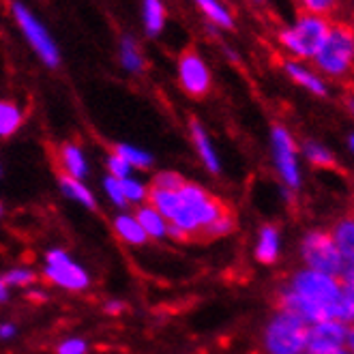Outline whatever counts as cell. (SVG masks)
Returning a JSON list of instances; mask_svg holds the SVG:
<instances>
[{
  "instance_id": "14",
  "label": "cell",
  "mask_w": 354,
  "mask_h": 354,
  "mask_svg": "<svg viewBox=\"0 0 354 354\" xmlns=\"http://www.w3.org/2000/svg\"><path fill=\"white\" fill-rule=\"evenodd\" d=\"M189 138H192V144H194V149H196L198 159L204 165V170L208 174H213V176L221 174V159L217 155L213 138H211V133L206 131V127L198 118L189 120Z\"/></svg>"
},
{
  "instance_id": "41",
  "label": "cell",
  "mask_w": 354,
  "mask_h": 354,
  "mask_svg": "<svg viewBox=\"0 0 354 354\" xmlns=\"http://www.w3.org/2000/svg\"><path fill=\"white\" fill-rule=\"evenodd\" d=\"M247 3H252V5H256V7H262L266 0H247Z\"/></svg>"
},
{
  "instance_id": "12",
  "label": "cell",
  "mask_w": 354,
  "mask_h": 354,
  "mask_svg": "<svg viewBox=\"0 0 354 354\" xmlns=\"http://www.w3.org/2000/svg\"><path fill=\"white\" fill-rule=\"evenodd\" d=\"M281 69L283 73L295 82L299 88H303L305 93L314 95L318 99H324L330 95V86L328 82L314 69L311 62H301V60H290L283 58L281 60Z\"/></svg>"
},
{
  "instance_id": "36",
  "label": "cell",
  "mask_w": 354,
  "mask_h": 354,
  "mask_svg": "<svg viewBox=\"0 0 354 354\" xmlns=\"http://www.w3.org/2000/svg\"><path fill=\"white\" fill-rule=\"evenodd\" d=\"M124 309H127V305H124V301H120V299H110V301L103 303V311H106V316H112V318H118Z\"/></svg>"
},
{
  "instance_id": "42",
  "label": "cell",
  "mask_w": 354,
  "mask_h": 354,
  "mask_svg": "<svg viewBox=\"0 0 354 354\" xmlns=\"http://www.w3.org/2000/svg\"><path fill=\"white\" fill-rule=\"evenodd\" d=\"M3 215H5V206H3V202H0V219H3Z\"/></svg>"
},
{
  "instance_id": "2",
  "label": "cell",
  "mask_w": 354,
  "mask_h": 354,
  "mask_svg": "<svg viewBox=\"0 0 354 354\" xmlns=\"http://www.w3.org/2000/svg\"><path fill=\"white\" fill-rule=\"evenodd\" d=\"M342 292L344 283L339 277L301 266L279 286L277 309L295 314L309 326L322 320H337Z\"/></svg>"
},
{
  "instance_id": "18",
  "label": "cell",
  "mask_w": 354,
  "mask_h": 354,
  "mask_svg": "<svg viewBox=\"0 0 354 354\" xmlns=\"http://www.w3.org/2000/svg\"><path fill=\"white\" fill-rule=\"evenodd\" d=\"M112 230L116 234V239L124 245L129 247H144L149 243L147 234L140 227L138 219L133 213H127V211H120L114 219H112Z\"/></svg>"
},
{
  "instance_id": "32",
  "label": "cell",
  "mask_w": 354,
  "mask_h": 354,
  "mask_svg": "<svg viewBox=\"0 0 354 354\" xmlns=\"http://www.w3.org/2000/svg\"><path fill=\"white\" fill-rule=\"evenodd\" d=\"M103 192H106V198L116 206L120 211L127 208V202H124V196H122V187H120V180L112 178V176H103Z\"/></svg>"
},
{
  "instance_id": "22",
  "label": "cell",
  "mask_w": 354,
  "mask_h": 354,
  "mask_svg": "<svg viewBox=\"0 0 354 354\" xmlns=\"http://www.w3.org/2000/svg\"><path fill=\"white\" fill-rule=\"evenodd\" d=\"M299 153L301 159H305L309 165H314L318 170H333L337 168V157L333 153L326 144L318 142V140H305L299 144Z\"/></svg>"
},
{
  "instance_id": "20",
  "label": "cell",
  "mask_w": 354,
  "mask_h": 354,
  "mask_svg": "<svg viewBox=\"0 0 354 354\" xmlns=\"http://www.w3.org/2000/svg\"><path fill=\"white\" fill-rule=\"evenodd\" d=\"M140 15L142 28L151 39H157L163 32L165 24H168V9H165L163 0H142Z\"/></svg>"
},
{
  "instance_id": "10",
  "label": "cell",
  "mask_w": 354,
  "mask_h": 354,
  "mask_svg": "<svg viewBox=\"0 0 354 354\" xmlns=\"http://www.w3.org/2000/svg\"><path fill=\"white\" fill-rule=\"evenodd\" d=\"M176 77L178 86L185 95L194 99H202L213 88V71L206 58L196 50L187 48L176 60Z\"/></svg>"
},
{
  "instance_id": "27",
  "label": "cell",
  "mask_w": 354,
  "mask_h": 354,
  "mask_svg": "<svg viewBox=\"0 0 354 354\" xmlns=\"http://www.w3.org/2000/svg\"><path fill=\"white\" fill-rule=\"evenodd\" d=\"M3 279H5V283L13 290V288H17V290H28V288H32V286H37L39 283V273L35 268H30V266H11L9 270H5L3 273Z\"/></svg>"
},
{
  "instance_id": "21",
  "label": "cell",
  "mask_w": 354,
  "mask_h": 354,
  "mask_svg": "<svg viewBox=\"0 0 354 354\" xmlns=\"http://www.w3.org/2000/svg\"><path fill=\"white\" fill-rule=\"evenodd\" d=\"M133 215H136L140 227L144 230V234H147L149 241H163V239H168V221H165L161 217V213L157 211V208H153L149 202L138 206Z\"/></svg>"
},
{
  "instance_id": "3",
  "label": "cell",
  "mask_w": 354,
  "mask_h": 354,
  "mask_svg": "<svg viewBox=\"0 0 354 354\" xmlns=\"http://www.w3.org/2000/svg\"><path fill=\"white\" fill-rule=\"evenodd\" d=\"M330 19L303 13L277 30V46L290 60L311 62L330 30Z\"/></svg>"
},
{
  "instance_id": "30",
  "label": "cell",
  "mask_w": 354,
  "mask_h": 354,
  "mask_svg": "<svg viewBox=\"0 0 354 354\" xmlns=\"http://www.w3.org/2000/svg\"><path fill=\"white\" fill-rule=\"evenodd\" d=\"M187 178L176 172V170H159L153 174L149 187L151 189H163V192H172V189H178V187L185 183Z\"/></svg>"
},
{
  "instance_id": "31",
  "label": "cell",
  "mask_w": 354,
  "mask_h": 354,
  "mask_svg": "<svg viewBox=\"0 0 354 354\" xmlns=\"http://www.w3.org/2000/svg\"><path fill=\"white\" fill-rule=\"evenodd\" d=\"M337 320L346 324L354 322V286H344V292L337 305Z\"/></svg>"
},
{
  "instance_id": "4",
  "label": "cell",
  "mask_w": 354,
  "mask_h": 354,
  "mask_svg": "<svg viewBox=\"0 0 354 354\" xmlns=\"http://www.w3.org/2000/svg\"><path fill=\"white\" fill-rule=\"evenodd\" d=\"M314 69L328 82H344L354 67V30L350 24L333 22L330 30L311 60Z\"/></svg>"
},
{
  "instance_id": "6",
  "label": "cell",
  "mask_w": 354,
  "mask_h": 354,
  "mask_svg": "<svg viewBox=\"0 0 354 354\" xmlns=\"http://www.w3.org/2000/svg\"><path fill=\"white\" fill-rule=\"evenodd\" d=\"M299 256L305 268L318 270V273L342 277L348 268L354 264H346L339 256L335 243L330 239V232L324 227H311L299 241Z\"/></svg>"
},
{
  "instance_id": "24",
  "label": "cell",
  "mask_w": 354,
  "mask_h": 354,
  "mask_svg": "<svg viewBox=\"0 0 354 354\" xmlns=\"http://www.w3.org/2000/svg\"><path fill=\"white\" fill-rule=\"evenodd\" d=\"M24 110L17 101L0 97V140L13 138L24 124Z\"/></svg>"
},
{
  "instance_id": "39",
  "label": "cell",
  "mask_w": 354,
  "mask_h": 354,
  "mask_svg": "<svg viewBox=\"0 0 354 354\" xmlns=\"http://www.w3.org/2000/svg\"><path fill=\"white\" fill-rule=\"evenodd\" d=\"M346 149H348V153H354V133L352 131L346 136Z\"/></svg>"
},
{
  "instance_id": "8",
  "label": "cell",
  "mask_w": 354,
  "mask_h": 354,
  "mask_svg": "<svg viewBox=\"0 0 354 354\" xmlns=\"http://www.w3.org/2000/svg\"><path fill=\"white\" fill-rule=\"evenodd\" d=\"M270 159L273 168L288 194H295L303 187V170H301V153L295 133L286 124H273L270 127Z\"/></svg>"
},
{
  "instance_id": "34",
  "label": "cell",
  "mask_w": 354,
  "mask_h": 354,
  "mask_svg": "<svg viewBox=\"0 0 354 354\" xmlns=\"http://www.w3.org/2000/svg\"><path fill=\"white\" fill-rule=\"evenodd\" d=\"M91 346L84 337H65L62 342H58L56 346V354H88Z\"/></svg>"
},
{
  "instance_id": "5",
  "label": "cell",
  "mask_w": 354,
  "mask_h": 354,
  "mask_svg": "<svg viewBox=\"0 0 354 354\" xmlns=\"http://www.w3.org/2000/svg\"><path fill=\"white\" fill-rule=\"evenodd\" d=\"M309 339V324H305L295 314L275 309L268 316L260 346L264 354H305Z\"/></svg>"
},
{
  "instance_id": "1",
  "label": "cell",
  "mask_w": 354,
  "mask_h": 354,
  "mask_svg": "<svg viewBox=\"0 0 354 354\" xmlns=\"http://www.w3.org/2000/svg\"><path fill=\"white\" fill-rule=\"evenodd\" d=\"M149 204L157 208L168 225L183 232L187 241L200 239L208 225L230 211L221 198L194 180H185L178 189L172 192L151 189Z\"/></svg>"
},
{
  "instance_id": "29",
  "label": "cell",
  "mask_w": 354,
  "mask_h": 354,
  "mask_svg": "<svg viewBox=\"0 0 354 354\" xmlns=\"http://www.w3.org/2000/svg\"><path fill=\"white\" fill-rule=\"evenodd\" d=\"M236 230V217L232 211L223 213L219 219H215L211 225L206 227V230L202 232V241H215V239H223V236H230L232 232Z\"/></svg>"
},
{
  "instance_id": "33",
  "label": "cell",
  "mask_w": 354,
  "mask_h": 354,
  "mask_svg": "<svg viewBox=\"0 0 354 354\" xmlns=\"http://www.w3.org/2000/svg\"><path fill=\"white\" fill-rule=\"evenodd\" d=\"M106 172H108V176H112L116 180H122V178H127V176L133 174V170L116 153H110L106 157Z\"/></svg>"
},
{
  "instance_id": "28",
  "label": "cell",
  "mask_w": 354,
  "mask_h": 354,
  "mask_svg": "<svg viewBox=\"0 0 354 354\" xmlns=\"http://www.w3.org/2000/svg\"><path fill=\"white\" fill-rule=\"evenodd\" d=\"M297 3L303 13L318 15V17H324L333 22V17L339 13L344 0H297Z\"/></svg>"
},
{
  "instance_id": "11",
  "label": "cell",
  "mask_w": 354,
  "mask_h": 354,
  "mask_svg": "<svg viewBox=\"0 0 354 354\" xmlns=\"http://www.w3.org/2000/svg\"><path fill=\"white\" fill-rule=\"evenodd\" d=\"M354 348V330L352 324L342 320H322L309 326L307 352L328 354L337 350H352Z\"/></svg>"
},
{
  "instance_id": "40",
  "label": "cell",
  "mask_w": 354,
  "mask_h": 354,
  "mask_svg": "<svg viewBox=\"0 0 354 354\" xmlns=\"http://www.w3.org/2000/svg\"><path fill=\"white\" fill-rule=\"evenodd\" d=\"M305 354H318V352H305ZM328 354H354V350H337V352H328Z\"/></svg>"
},
{
  "instance_id": "9",
  "label": "cell",
  "mask_w": 354,
  "mask_h": 354,
  "mask_svg": "<svg viewBox=\"0 0 354 354\" xmlns=\"http://www.w3.org/2000/svg\"><path fill=\"white\" fill-rule=\"evenodd\" d=\"M41 279L48 286H54L65 292H84L91 288V273L86 266H82L67 249L50 247L44 256V270Z\"/></svg>"
},
{
  "instance_id": "25",
  "label": "cell",
  "mask_w": 354,
  "mask_h": 354,
  "mask_svg": "<svg viewBox=\"0 0 354 354\" xmlns=\"http://www.w3.org/2000/svg\"><path fill=\"white\" fill-rule=\"evenodd\" d=\"M112 153H116L133 172H147V170H151L153 165H155V157L147 149L136 147V144H129V142L114 144Z\"/></svg>"
},
{
  "instance_id": "35",
  "label": "cell",
  "mask_w": 354,
  "mask_h": 354,
  "mask_svg": "<svg viewBox=\"0 0 354 354\" xmlns=\"http://www.w3.org/2000/svg\"><path fill=\"white\" fill-rule=\"evenodd\" d=\"M26 299L30 301V303H35V305H44V303H48V299H50V295H48V290L44 288V286H32V288H28L26 290Z\"/></svg>"
},
{
  "instance_id": "26",
  "label": "cell",
  "mask_w": 354,
  "mask_h": 354,
  "mask_svg": "<svg viewBox=\"0 0 354 354\" xmlns=\"http://www.w3.org/2000/svg\"><path fill=\"white\" fill-rule=\"evenodd\" d=\"M120 187H122V196H124V202H127V206H142L149 202V192L151 187L147 180H142L140 176L131 174L127 178L120 180Z\"/></svg>"
},
{
  "instance_id": "43",
  "label": "cell",
  "mask_w": 354,
  "mask_h": 354,
  "mask_svg": "<svg viewBox=\"0 0 354 354\" xmlns=\"http://www.w3.org/2000/svg\"><path fill=\"white\" fill-rule=\"evenodd\" d=\"M0 178H3V165H0Z\"/></svg>"
},
{
  "instance_id": "38",
  "label": "cell",
  "mask_w": 354,
  "mask_h": 354,
  "mask_svg": "<svg viewBox=\"0 0 354 354\" xmlns=\"http://www.w3.org/2000/svg\"><path fill=\"white\" fill-rule=\"evenodd\" d=\"M9 299H11V288L5 283L3 275H0V305H5Z\"/></svg>"
},
{
  "instance_id": "17",
  "label": "cell",
  "mask_w": 354,
  "mask_h": 354,
  "mask_svg": "<svg viewBox=\"0 0 354 354\" xmlns=\"http://www.w3.org/2000/svg\"><path fill=\"white\" fill-rule=\"evenodd\" d=\"M58 187L67 200L80 204L82 208H86V211H97L99 208V200H97L95 192L84 180H77V178H71L67 174L58 172Z\"/></svg>"
},
{
  "instance_id": "23",
  "label": "cell",
  "mask_w": 354,
  "mask_h": 354,
  "mask_svg": "<svg viewBox=\"0 0 354 354\" xmlns=\"http://www.w3.org/2000/svg\"><path fill=\"white\" fill-rule=\"evenodd\" d=\"M330 239L335 243L339 256L346 264H354V219L350 215L342 217L335 225L330 227Z\"/></svg>"
},
{
  "instance_id": "19",
  "label": "cell",
  "mask_w": 354,
  "mask_h": 354,
  "mask_svg": "<svg viewBox=\"0 0 354 354\" xmlns=\"http://www.w3.org/2000/svg\"><path fill=\"white\" fill-rule=\"evenodd\" d=\"M192 3L198 7V11L204 15V19L211 26L219 28V30H232L234 28V13L227 7L223 0H192Z\"/></svg>"
},
{
  "instance_id": "7",
  "label": "cell",
  "mask_w": 354,
  "mask_h": 354,
  "mask_svg": "<svg viewBox=\"0 0 354 354\" xmlns=\"http://www.w3.org/2000/svg\"><path fill=\"white\" fill-rule=\"evenodd\" d=\"M11 15L15 26L22 32L24 41L28 44V48L37 54V58L44 62L48 69H56L60 65V48L56 44V39L52 37L50 28L41 22L39 15L26 7L19 0H13L11 3Z\"/></svg>"
},
{
  "instance_id": "16",
  "label": "cell",
  "mask_w": 354,
  "mask_h": 354,
  "mask_svg": "<svg viewBox=\"0 0 354 354\" xmlns=\"http://www.w3.org/2000/svg\"><path fill=\"white\" fill-rule=\"evenodd\" d=\"M118 65L129 75H142L144 69H147V56H144L142 46L138 44L136 37L122 35L118 39Z\"/></svg>"
},
{
  "instance_id": "15",
  "label": "cell",
  "mask_w": 354,
  "mask_h": 354,
  "mask_svg": "<svg viewBox=\"0 0 354 354\" xmlns=\"http://www.w3.org/2000/svg\"><path fill=\"white\" fill-rule=\"evenodd\" d=\"M60 174H67L77 180H86L91 174V163L84 149L77 142H62L56 153Z\"/></svg>"
},
{
  "instance_id": "37",
  "label": "cell",
  "mask_w": 354,
  "mask_h": 354,
  "mask_svg": "<svg viewBox=\"0 0 354 354\" xmlns=\"http://www.w3.org/2000/svg\"><path fill=\"white\" fill-rule=\"evenodd\" d=\"M17 335V326L13 322H0V339L9 342Z\"/></svg>"
},
{
  "instance_id": "13",
  "label": "cell",
  "mask_w": 354,
  "mask_h": 354,
  "mask_svg": "<svg viewBox=\"0 0 354 354\" xmlns=\"http://www.w3.org/2000/svg\"><path fill=\"white\" fill-rule=\"evenodd\" d=\"M283 252V236L277 223H264L256 234L254 243V258L262 266H275L281 260Z\"/></svg>"
}]
</instances>
